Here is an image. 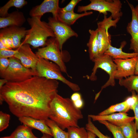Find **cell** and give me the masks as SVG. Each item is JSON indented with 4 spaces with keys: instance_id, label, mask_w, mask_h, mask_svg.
Segmentation results:
<instances>
[{
    "instance_id": "cell-4",
    "label": "cell",
    "mask_w": 138,
    "mask_h": 138,
    "mask_svg": "<svg viewBox=\"0 0 138 138\" xmlns=\"http://www.w3.org/2000/svg\"><path fill=\"white\" fill-rule=\"evenodd\" d=\"M36 70L39 76L61 81L74 91H77L80 90L78 85L67 80L63 76L62 72L58 65L49 60L39 58Z\"/></svg>"
},
{
    "instance_id": "cell-31",
    "label": "cell",
    "mask_w": 138,
    "mask_h": 138,
    "mask_svg": "<svg viewBox=\"0 0 138 138\" xmlns=\"http://www.w3.org/2000/svg\"><path fill=\"white\" fill-rule=\"evenodd\" d=\"M0 32V37L5 40L9 49H12L13 48L12 37L9 27L2 29Z\"/></svg>"
},
{
    "instance_id": "cell-5",
    "label": "cell",
    "mask_w": 138,
    "mask_h": 138,
    "mask_svg": "<svg viewBox=\"0 0 138 138\" xmlns=\"http://www.w3.org/2000/svg\"><path fill=\"white\" fill-rule=\"evenodd\" d=\"M9 64L4 72L0 73L1 77L11 82H19L36 76H39L36 71L27 68L18 59L14 57L9 58Z\"/></svg>"
},
{
    "instance_id": "cell-8",
    "label": "cell",
    "mask_w": 138,
    "mask_h": 138,
    "mask_svg": "<svg viewBox=\"0 0 138 138\" xmlns=\"http://www.w3.org/2000/svg\"><path fill=\"white\" fill-rule=\"evenodd\" d=\"M35 53L39 58L51 61L56 63L60 67L62 72L69 77L63 61V52L61 51L55 37H51L48 39L45 46L38 49Z\"/></svg>"
},
{
    "instance_id": "cell-36",
    "label": "cell",
    "mask_w": 138,
    "mask_h": 138,
    "mask_svg": "<svg viewBox=\"0 0 138 138\" xmlns=\"http://www.w3.org/2000/svg\"><path fill=\"white\" fill-rule=\"evenodd\" d=\"M131 110H133L134 113L135 123L138 133V100L132 108Z\"/></svg>"
},
{
    "instance_id": "cell-25",
    "label": "cell",
    "mask_w": 138,
    "mask_h": 138,
    "mask_svg": "<svg viewBox=\"0 0 138 138\" xmlns=\"http://www.w3.org/2000/svg\"><path fill=\"white\" fill-rule=\"evenodd\" d=\"M131 108L125 100L121 103L111 106L107 109L100 113L98 115H106L116 112L126 113Z\"/></svg>"
},
{
    "instance_id": "cell-38",
    "label": "cell",
    "mask_w": 138,
    "mask_h": 138,
    "mask_svg": "<svg viewBox=\"0 0 138 138\" xmlns=\"http://www.w3.org/2000/svg\"><path fill=\"white\" fill-rule=\"evenodd\" d=\"M81 98H82L80 94L78 92H75L72 95L71 99L73 102Z\"/></svg>"
},
{
    "instance_id": "cell-6",
    "label": "cell",
    "mask_w": 138,
    "mask_h": 138,
    "mask_svg": "<svg viewBox=\"0 0 138 138\" xmlns=\"http://www.w3.org/2000/svg\"><path fill=\"white\" fill-rule=\"evenodd\" d=\"M90 1L88 5L78 6L77 12L81 13L94 10L106 16L109 12L114 20L120 19L122 15L121 9L122 4L119 0H90Z\"/></svg>"
},
{
    "instance_id": "cell-45",
    "label": "cell",
    "mask_w": 138,
    "mask_h": 138,
    "mask_svg": "<svg viewBox=\"0 0 138 138\" xmlns=\"http://www.w3.org/2000/svg\"><path fill=\"white\" fill-rule=\"evenodd\" d=\"M137 1L138 2V0H137Z\"/></svg>"
},
{
    "instance_id": "cell-1",
    "label": "cell",
    "mask_w": 138,
    "mask_h": 138,
    "mask_svg": "<svg viewBox=\"0 0 138 138\" xmlns=\"http://www.w3.org/2000/svg\"><path fill=\"white\" fill-rule=\"evenodd\" d=\"M59 85L57 80L38 76L20 82H8L0 89V104L5 101L10 112L18 118L29 116L46 120Z\"/></svg>"
},
{
    "instance_id": "cell-21",
    "label": "cell",
    "mask_w": 138,
    "mask_h": 138,
    "mask_svg": "<svg viewBox=\"0 0 138 138\" xmlns=\"http://www.w3.org/2000/svg\"><path fill=\"white\" fill-rule=\"evenodd\" d=\"M11 33L13 48H18L21 45V40L25 37L27 30L24 27L13 26L8 27Z\"/></svg>"
},
{
    "instance_id": "cell-13",
    "label": "cell",
    "mask_w": 138,
    "mask_h": 138,
    "mask_svg": "<svg viewBox=\"0 0 138 138\" xmlns=\"http://www.w3.org/2000/svg\"><path fill=\"white\" fill-rule=\"evenodd\" d=\"M58 0H44L39 5L33 7L29 12L31 17L42 16L47 13H51L53 17L58 20V15L60 7Z\"/></svg>"
},
{
    "instance_id": "cell-33",
    "label": "cell",
    "mask_w": 138,
    "mask_h": 138,
    "mask_svg": "<svg viewBox=\"0 0 138 138\" xmlns=\"http://www.w3.org/2000/svg\"><path fill=\"white\" fill-rule=\"evenodd\" d=\"M81 0H71L65 7L60 8V10L64 12H74V9Z\"/></svg>"
},
{
    "instance_id": "cell-12",
    "label": "cell",
    "mask_w": 138,
    "mask_h": 138,
    "mask_svg": "<svg viewBox=\"0 0 138 138\" xmlns=\"http://www.w3.org/2000/svg\"><path fill=\"white\" fill-rule=\"evenodd\" d=\"M138 56L127 59H113L117 66L115 79L125 78L134 75L135 66Z\"/></svg>"
},
{
    "instance_id": "cell-43",
    "label": "cell",
    "mask_w": 138,
    "mask_h": 138,
    "mask_svg": "<svg viewBox=\"0 0 138 138\" xmlns=\"http://www.w3.org/2000/svg\"><path fill=\"white\" fill-rule=\"evenodd\" d=\"M135 10L138 16V5H137L135 7Z\"/></svg>"
},
{
    "instance_id": "cell-40",
    "label": "cell",
    "mask_w": 138,
    "mask_h": 138,
    "mask_svg": "<svg viewBox=\"0 0 138 138\" xmlns=\"http://www.w3.org/2000/svg\"><path fill=\"white\" fill-rule=\"evenodd\" d=\"M88 138H96V135L92 132L88 131Z\"/></svg>"
},
{
    "instance_id": "cell-32",
    "label": "cell",
    "mask_w": 138,
    "mask_h": 138,
    "mask_svg": "<svg viewBox=\"0 0 138 138\" xmlns=\"http://www.w3.org/2000/svg\"><path fill=\"white\" fill-rule=\"evenodd\" d=\"M10 115L0 111V131L6 129L8 126L10 119Z\"/></svg>"
},
{
    "instance_id": "cell-39",
    "label": "cell",
    "mask_w": 138,
    "mask_h": 138,
    "mask_svg": "<svg viewBox=\"0 0 138 138\" xmlns=\"http://www.w3.org/2000/svg\"><path fill=\"white\" fill-rule=\"evenodd\" d=\"M8 81L6 79L2 78L0 79V89Z\"/></svg>"
},
{
    "instance_id": "cell-2",
    "label": "cell",
    "mask_w": 138,
    "mask_h": 138,
    "mask_svg": "<svg viewBox=\"0 0 138 138\" xmlns=\"http://www.w3.org/2000/svg\"><path fill=\"white\" fill-rule=\"evenodd\" d=\"M49 118L55 122L63 130L71 127H79L78 121L83 118L80 109L76 108L68 98L57 93L50 104Z\"/></svg>"
},
{
    "instance_id": "cell-44",
    "label": "cell",
    "mask_w": 138,
    "mask_h": 138,
    "mask_svg": "<svg viewBox=\"0 0 138 138\" xmlns=\"http://www.w3.org/2000/svg\"><path fill=\"white\" fill-rule=\"evenodd\" d=\"M0 138H12L10 136H6V137H1Z\"/></svg>"
},
{
    "instance_id": "cell-35",
    "label": "cell",
    "mask_w": 138,
    "mask_h": 138,
    "mask_svg": "<svg viewBox=\"0 0 138 138\" xmlns=\"http://www.w3.org/2000/svg\"><path fill=\"white\" fill-rule=\"evenodd\" d=\"M9 64V60L7 58H0V73L5 71Z\"/></svg>"
},
{
    "instance_id": "cell-24",
    "label": "cell",
    "mask_w": 138,
    "mask_h": 138,
    "mask_svg": "<svg viewBox=\"0 0 138 138\" xmlns=\"http://www.w3.org/2000/svg\"><path fill=\"white\" fill-rule=\"evenodd\" d=\"M32 129L24 124L20 125L10 136L12 138H38L33 134Z\"/></svg>"
},
{
    "instance_id": "cell-28",
    "label": "cell",
    "mask_w": 138,
    "mask_h": 138,
    "mask_svg": "<svg viewBox=\"0 0 138 138\" xmlns=\"http://www.w3.org/2000/svg\"><path fill=\"white\" fill-rule=\"evenodd\" d=\"M67 129L69 138H88V131L84 127H71Z\"/></svg>"
},
{
    "instance_id": "cell-17",
    "label": "cell",
    "mask_w": 138,
    "mask_h": 138,
    "mask_svg": "<svg viewBox=\"0 0 138 138\" xmlns=\"http://www.w3.org/2000/svg\"><path fill=\"white\" fill-rule=\"evenodd\" d=\"M19 120L23 124L32 129L40 131L42 133L50 135L53 136L52 132L46 124L45 120H39L29 116H22L19 118Z\"/></svg>"
},
{
    "instance_id": "cell-41",
    "label": "cell",
    "mask_w": 138,
    "mask_h": 138,
    "mask_svg": "<svg viewBox=\"0 0 138 138\" xmlns=\"http://www.w3.org/2000/svg\"><path fill=\"white\" fill-rule=\"evenodd\" d=\"M134 74L138 75V59L135 65Z\"/></svg>"
},
{
    "instance_id": "cell-26",
    "label": "cell",
    "mask_w": 138,
    "mask_h": 138,
    "mask_svg": "<svg viewBox=\"0 0 138 138\" xmlns=\"http://www.w3.org/2000/svg\"><path fill=\"white\" fill-rule=\"evenodd\" d=\"M45 122L50 129L54 138H69L68 132L63 130L54 121L49 118L45 120Z\"/></svg>"
},
{
    "instance_id": "cell-30",
    "label": "cell",
    "mask_w": 138,
    "mask_h": 138,
    "mask_svg": "<svg viewBox=\"0 0 138 138\" xmlns=\"http://www.w3.org/2000/svg\"><path fill=\"white\" fill-rule=\"evenodd\" d=\"M91 120V118L88 116V122L86 124L85 128L87 130L92 132L99 138H111L102 134L94 125Z\"/></svg>"
},
{
    "instance_id": "cell-9",
    "label": "cell",
    "mask_w": 138,
    "mask_h": 138,
    "mask_svg": "<svg viewBox=\"0 0 138 138\" xmlns=\"http://www.w3.org/2000/svg\"><path fill=\"white\" fill-rule=\"evenodd\" d=\"M120 19H113L110 16L104 15L103 19L97 23L99 54H104L111 44V35L108 32L111 27H116Z\"/></svg>"
},
{
    "instance_id": "cell-19",
    "label": "cell",
    "mask_w": 138,
    "mask_h": 138,
    "mask_svg": "<svg viewBox=\"0 0 138 138\" xmlns=\"http://www.w3.org/2000/svg\"><path fill=\"white\" fill-rule=\"evenodd\" d=\"M97 28L95 30L89 29V39L87 44L90 59L92 61L99 55Z\"/></svg>"
},
{
    "instance_id": "cell-20",
    "label": "cell",
    "mask_w": 138,
    "mask_h": 138,
    "mask_svg": "<svg viewBox=\"0 0 138 138\" xmlns=\"http://www.w3.org/2000/svg\"><path fill=\"white\" fill-rule=\"evenodd\" d=\"M93 13L92 12H86L81 14H77L75 13L74 12H63L60 10L58 15V20L71 26L74 24L78 19L90 15Z\"/></svg>"
},
{
    "instance_id": "cell-37",
    "label": "cell",
    "mask_w": 138,
    "mask_h": 138,
    "mask_svg": "<svg viewBox=\"0 0 138 138\" xmlns=\"http://www.w3.org/2000/svg\"><path fill=\"white\" fill-rule=\"evenodd\" d=\"M73 102L75 106L79 109L83 107L84 104V102L82 98L78 99Z\"/></svg>"
},
{
    "instance_id": "cell-7",
    "label": "cell",
    "mask_w": 138,
    "mask_h": 138,
    "mask_svg": "<svg viewBox=\"0 0 138 138\" xmlns=\"http://www.w3.org/2000/svg\"><path fill=\"white\" fill-rule=\"evenodd\" d=\"M92 61L94 62L92 72L88 78L91 80H96V75L97 69L100 68L105 71L109 75L108 81L103 86L101 90L95 95V100L96 101L103 89L111 86H114L115 84L114 75L117 69V66L114 62L112 58L109 55L104 54H99Z\"/></svg>"
},
{
    "instance_id": "cell-18",
    "label": "cell",
    "mask_w": 138,
    "mask_h": 138,
    "mask_svg": "<svg viewBox=\"0 0 138 138\" xmlns=\"http://www.w3.org/2000/svg\"><path fill=\"white\" fill-rule=\"evenodd\" d=\"M126 44L125 41L122 42L119 48L114 47L110 45L104 54L111 56L113 59H125L138 56V53H127L123 52V48Z\"/></svg>"
},
{
    "instance_id": "cell-34",
    "label": "cell",
    "mask_w": 138,
    "mask_h": 138,
    "mask_svg": "<svg viewBox=\"0 0 138 138\" xmlns=\"http://www.w3.org/2000/svg\"><path fill=\"white\" fill-rule=\"evenodd\" d=\"M17 52V50L5 49L0 50V58H10L14 57Z\"/></svg>"
},
{
    "instance_id": "cell-3",
    "label": "cell",
    "mask_w": 138,
    "mask_h": 138,
    "mask_svg": "<svg viewBox=\"0 0 138 138\" xmlns=\"http://www.w3.org/2000/svg\"><path fill=\"white\" fill-rule=\"evenodd\" d=\"M41 17H31L27 19V22L31 28L27 30L21 44H28L37 48L45 46L48 37H55L51 27L48 23L42 21Z\"/></svg>"
},
{
    "instance_id": "cell-10",
    "label": "cell",
    "mask_w": 138,
    "mask_h": 138,
    "mask_svg": "<svg viewBox=\"0 0 138 138\" xmlns=\"http://www.w3.org/2000/svg\"><path fill=\"white\" fill-rule=\"evenodd\" d=\"M48 24L52 28L57 40L60 49L62 51L63 45L65 42L72 37H77V34L71 28L70 25L56 19L53 17L48 18Z\"/></svg>"
},
{
    "instance_id": "cell-42",
    "label": "cell",
    "mask_w": 138,
    "mask_h": 138,
    "mask_svg": "<svg viewBox=\"0 0 138 138\" xmlns=\"http://www.w3.org/2000/svg\"><path fill=\"white\" fill-rule=\"evenodd\" d=\"M43 135L40 138H52L53 137L52 136L45 133H43Z\"/></svg>"
},
{
    "instance_id": "cell-23",
    "label": "cell",
    "mask_w": 138,
    "mask_h": 138,
    "mask_svg": "<svg viewBox=\"0 0 138 138\" xmlns=\"http://www.w3.org/2000/svg\"><path fill=\"white\" fill-rule=\"evenodd\" d=\"M116 125L120 128L125 138H138L137 131L133 121Z\"/></svg>"
},
{
    "instance_id": "cell-11",
    "label": "cell",
    "mask_w": 138,
    "mask_h": 138,
    "mask_svg": "<svg viewBox=\"0 0 138 138\" xmlns=\"http://www.w3.org/2000/svg\"><path fill=\"white\" fill-rule=\"evenodd\" d=\"M17 49V52L14 57L19 60L25 67L37 71L36 67L39 58L32 51L30 45L21 44Z\"/></svg>"
},
{
    "instance_id": "cell-14",
    "label": "cell",
    "mask_w": 138,
    "mask_h": 138,
    "mask_svg": "<svg viewBox=\"0 0 138 138\" xmlns=\"http://www.w3.org/2000/svg\"><path fill=\"white\" fill-rule=\"evenodd\" d=\"M127 2L132 12L131 20L126 27L127 31L131 37L129 49L138 53V16L133 5Z\"/></svg>"
},
{
    "instance_id": "cell-16",
    "label": "cell",
    "mask_w": 138,
    "mask_h": 138,
    "mask_svg": "<svg viewBox=\"0 0 138 138\" xmlns=\"http://www.w3.org/2000/svg\"><path fill=\"white\" fill-rule=\"evenodd\" d=\"M26 21L23 13L21 12L15 11L8 14L6 17L0 18V28L16 26L21 27Z\"/></svg>"
},
{
    "instance_id": "cell-15",
    "label": "cell",
    "mask_w": 138,
    "mask_h": 138,
    "mask_svg": "<svg viewBox=\"0 0 138 138\" xmlns=\"http://www.w3.org/2000/svg\"><path fill=\"white\" fill-rule=\"evenodd\" d=\"M125 112H119L106 115L89 114L88 116L94 121L104 120L114 125L124 124L133 121L134 117H130Z\"/></svg>"
},
{
    "instance_id": "cell-22",
    "label": "cell",
    "mask_w": 138,
    "mask_h": 138,
    "mask_svg": "<svg viewBox=\"0 0 138 138\" xmlns=\"http://www.w3.org/2000/svg\"><path fill=\"white\" fill-rule=\"evenodd\" d=\"M119 84L124 87L129 91H135L138 94V75H134L125 79H119Z\"/></svg>"
},
{
    "instance_id": "cell-27",
    "label": "cell",
    "mask_w": 138,
    "mask_h": 138,
    "mask_svg": "<svg viewBox=\"0 0 138 138\" xmlns=\"http://www.w3.org/2000/svg\"><path fill=\"white\" fill-rule=\"evenodd\" d=\"M27 2L25 0H10L0 8V15L1 17L7 16L9 13L8 11L12 7L21 8L27 4Z\"/></svg>"
},
{
    "instance_id": "cell-29",
    "label": "cell",
    "mask_w": 138,
    "mask_h": 138,
    "mask_svg": "<svg viewBox=\"0 0 138 138\" xmlns=\"http://www.w3.org/2000/svg\"><path fill=\"white\" fill-rule=\"evenodd\" d=\"M98 122L106 126L112 134L113 138H125L121 129L119 126L106 121L101 120Z\"/></svg>"
}]
</instances>
